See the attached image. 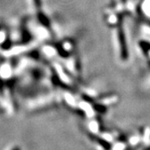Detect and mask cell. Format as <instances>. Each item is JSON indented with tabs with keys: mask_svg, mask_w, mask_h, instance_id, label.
<instances>
[{
	"mask_svg": "<svg viewBox=\"0 0 150 150\" xmlns=\"http://www.w3.org/2000/svg\"><path fill=\"white\" fill-rule=\"evenodd\" d=\"M34 3H35V5L38 8H39L40 5H41V2H40V0H34Z\"/></svg>",
	"mask_w": 150,
	"mask_h": 150,
	"instance_id": "6da1fadb",
	"label": "cell"
}]
</instances>
